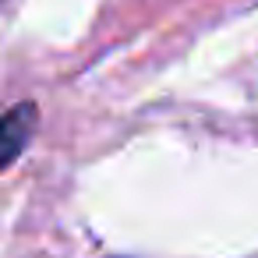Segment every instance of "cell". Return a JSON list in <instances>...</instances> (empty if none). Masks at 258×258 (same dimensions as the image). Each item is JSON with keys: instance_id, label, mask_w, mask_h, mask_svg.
Returning <instances> with one entry per match:
<instances>
[{"instance_id": "cell-1", "label": "cell", "mask_w": 258, "mask_h": 258, "mask_svg": "<svg viewBox=\"0 0 258 258\" xmlns=\"http://www.w3.org/2000/svg\"><path fill=\"white\" fill-rule=\"evenodd\" d=\"M36 120H39L36 103H15L8 110H0V170L18 163V156L36 135Z\"/></svg>"}]
</instances>
